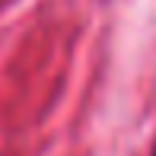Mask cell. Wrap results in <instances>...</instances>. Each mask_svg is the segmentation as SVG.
Instances as JSON below:
<instances>
[{"instance_id":"obj_1","label":"cell","mask_w":156,"mask_h":156,"mask_svg":"<svg viewBox=\"0 0 156 156\" xmlns=\"http://www.w3.org/2000/svg\"><path fill=\"white\" fill-rule=\"evenodd\" d=\"M150 156H156V144H153V153H150Z\"/></svg>"}]
</instances>
